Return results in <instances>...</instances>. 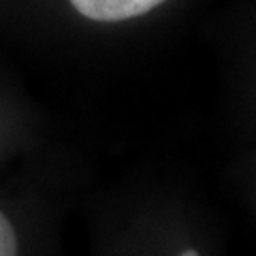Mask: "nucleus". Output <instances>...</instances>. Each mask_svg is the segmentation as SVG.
<instances>
[{
  "mask_svg": "<svg viewBox=\"0 0 256 256\" xmlns=\"http://www.w3.org/2000/svg\"><path fill=\"white\" fill-rule=\"evenodd\" d=\"M0 256H18V235L2 212H0Z\"/></svg>",
  "mask_w": 256,
  "mask_h": 256,
  "instance_id": "2",
  "label": "nucleus"
},
{
  "mask_svg": "<svg viewBox=\"0 0 256 256\" xmlns=\"http://www.w3.org/2000/svg\"><path fill=\"white\" fill-rule=\"evenodd\" d=\"M164 0H70L84 18L94 22H122L156 9Z\"/></svg>",
  "mask_w": 256,
  "mask_h": 256,
  "instance_id": "1",
  "label": "nucleus"
},
{
  "mask_svg": "<svg viewBox=\"0 0 256 256\" xmlns=\"http://www.w3.org/2000/svg\"><path fill=\"white\" fill-rule=\"evenodd\" d=\"M180 256H198V252L196 250H186V252H182Z\"/></svg>",
  "mask_w": 256,
  "mask_h": 256,
  "instance_id": "3",
  "label": "nucleus"
}]
</instances>
